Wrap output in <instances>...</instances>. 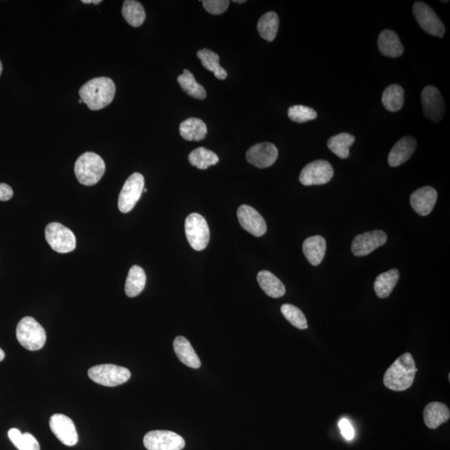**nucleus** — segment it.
Wrapping results in <instances>:
<instances>
[{
    "label": "nucleus",
    "instance_id": "f3484780",
    "mask_svg": "<svg viewBox=\"0 0 450 450\" xmlns=\"http://www.w3.org/2000/svg\"><path fill=\"white\" fill-rule=\"evenodd\" d=\"M438 198L437 191L430 186L418 189L410 196V205L418 214L427 216L435 208Z\"/></svg>",
    "mask_w": 450,
    "mask_h": 450
},
{
    "label": "nucleus",
    "instance_id": "bb28decb",
    "mask_svg": "<svg viewBox=\"0 0 450 450\" xmlns=\"http://www.w3.org/2000/svg\"><path fill=\"white\" fill-rule=\"evenodd\" d=\"M278 26H280V19L276 12L273 11L261 16L257 25L258 34L269 42H272L276 39Z\"/></svg>",
    "mask_w": 450,
    "mask_h": 450
},
{
    "label": "nucleus",
    "instance_id": "f704fd0d",
    "mask_svg": "<svg viewBox=\"0 0 450 450\" xmlns=\"http://www.w3.org/2000/svg\"><path fill=\"white\" fill-rule=\"evenodd\" d=\"M281 312L286 320L294 327L300 329H308L307 320H306L304 313L296 306L289 304L283 305Z\"/></svg>",
    "mask_w": 450,
    "mask_h": 450
},
{
    "label": "nucleus",
    "instance_id": "a878e982",
    "mask_svg": "<svg viewBox=\"0 0 450 450\" xmlns=\"http://www.w3.org/2000/svg\"><path fill=\"white\" fill-rule=\"evenodd\" d=\"M146 285V274L141 266L134 265L130 269L125 283L127 296L134 298L141 294Z\"/></svg>",
    "mask_w": 450,
    "mask_h": 450
},
{
    "label": "nucleus",
    "instance_id": "aec40b11",
    "mask_svg": "<svg viewBox=\"0 0 450 450\" xmlns=\"http://www.w3.org/2000/svg\"><path fill=\"white\" fill-rule=\"evenodd\" d=\"M326 248H327V245H326L325 238L320 236L306 238L303 244V252L313 266L320 265L324 260Z\"/></svg>",
    "mask_w": 450,
    "mask_h": 450
},
{
    "label": "nucleus",
    "instance_id": "b1692460",
    "mask_svg": "<svg viewBox=\"0 0 450 450\" xmlns=\"http://www.w3.org/2000/svg\"><path fill=\"white\" fill-rule=\"evenodd\" d=\"M207 126L201 119L190 118L181 123L179 133L187 141H201L206 137Z\"/></svg>",
    "mask_w": 450,
    "mask_h": 450
},
{
    "label": "nucleus",
    "instance_id": "7c9ffc66",
    "mask_svg": "<svg viewBox=\"0 0 450 450\" xmlns=\"http://www.w3.org/2000/svg\"><path fill=\"white\" fill-rule=\"evenodd\" d=\"M197 57L200 59L202 65L211 72H213L214 76L218 79H225L227 72L220 65V57L212 50L204 49L198 50Z\"/></svg>",
    "mask_w": 450,
    "mask_h": 450
},
{
    "label": "nucleus",
    "instance_id": "58836bf2",
    "mask_svg": "<svg viewBox=\"0 0 450 450\" xmlns=\"http://www.w3.org/2000/svg\"><path fill=\"white\" fill-rule=\"evenodd\" d=\"M13 190L10 185L0 184V201H8L13 197Z\"/></svg>",
    "mask_w": 450,
    "mask_h": 450
},
{
    "label": "nucleus",
    "instance_id": "393cba45",
    "mask_svg": "<svg viewBox=\"0 0 450 450\" xmlns=\"http://www.w3.org/2000/svg\"><path fill=\"white\" fill-rule=\"evenodd\" d=\"M399 280L400 272L396 269H390L387 272L380 274L374 284L376 296L380 298H388Z\"/></svg>",
    "mask_w": 450,
    "mask_h": 450
},
{
    "label": "nucleus",
    "instance_id": "c756f323",
    "mask_svg": "<svg viewBox=\"0 0 450 450\" xmlns=\"http://www.w3.org/2000/svg\"><path fill=\"white\" fill-rule=\"evenodd\" d=\"M122 14L129 25L133 27L141 26L146 19L143 6L134 0H126L123 2Z\"/></svg>",
    "mask_w": 450,
    "mask_h": 450
},
{
    "label": "nucleus",
    "instance_id": "7ed1b4c3",
    "mask_svg": "<svg viewBox=\"0 0 450 450\" xmlns=\"http://www.w3.org/2000/svg\"><path fill=\"white\" fill-rule=\"evenodd\" d=\"M105 172V163L97 154L86 152L81 155L74 165V173L81 184L96 185Z\"/></svg>",
    "mask_w": 450,
    "mask_h": 450
},
{
    "label": "nucleus",
    "instance_id": "ddd939ff",
    "mask_svg": "<svg viewBox=\"0 0 450 450\" xmlns=\"http://www.w3.org/2000/svg\"><path fill=\"white\" fill-rule=\"evenodd\" d=\"M388 236L384 231L373 230L358 234L354 238L351 250L354 256L363 257L374 250L383 246L387 242Z\"/></svg>",
    "mask_w": 450,
    "mask_h": 450
},
{
    "label": "nucleus",
    "instance_id": "6e6552de",
    "mask_svg": "<svg viewBox=\"0 0 450 450\" xmlns=\"http://www.w3.org/2000/svg\"><path fill=\"white\" fill-rule=\"evenodd\" d=\"M145 189V178L139 173H134L127 178L119 194V209L123 214L130 212L141 198Z\"/></svg>",
    "mask_w": 450,
    "mask_h": 450
},
{
    "label": "nucleus",
    "instance_id": "c9c22d12",
    "mask_svg": "<svg viewBox=\"0 0 450 450\" xmlns=\"http://www.w3.org/2000/svg\"><path fill=\"white\" fill-rule=\"evenodd\" d=\"M288 116L292 121L303 123L317 118L316 111L305 105H294L288 110Z\"/></svg>",
    "mask_w": 450,
    "mask_h": 450
},
{
    "label": "nucleus",
    "instance_id": "dca6fc26",
    "mask_svg": "<svg viewBox=\"0 0 450 450\" xmlns=\"http://www.w3.org/2000/svg\"><path fill=\"white\" fill-rule=\"evenodd\" d=\"M238 222L242 228L256 237L264 236L267 231L265 218L256 209L249 205H241L237 211Z\"/></svg>",
    "mask_w": 450,
    "mask_h": 450
},
{
    "label": "nucleus",
    "instance_id": "4be33fe9",
    "mask_svg": "<svg viewBox=\"0 0 450 450\" xmlns=\"http://www.w3.org/2000/svg\"><path fill=\"white\" fill-rule=\"evenodd\" d=\"M450 411L447 405L440 402H432L424 410V420L428 428L435 429L449 420Z\"/></svg>",
    "mask_w": 450,
    "mask_h": 450
},
{
    "label": "nucleus",
    "instance_id": "39448f33",
    "mask_svg": "<svg viewBox=\"0 0 450 450\" xmlns=\"http://www.w3.org/2000/svg\"><path fill=\"white\" fill-rule=\"evenodd\" d=\"M90 379L106 387H115L126 383L130 379V370L114 365H99L88 371Z\"/></svg>",
    "mask_w": 450,
    "mask_h": 450
},
{
    "label": "nucleus",
    "instance_id": "2f4dec72",
    "mask_svg": "<svg viewBox=\"0 0 450 450\" xmlns=\"http://www.w3.org/2000/svg\"><path fill=\"white\" fill-rule=\"evenodd\" d=\"M356 141V137L348 133H341L330 138L327 145L334 154L340 158H347L350 146Z\"/></svg>",
    "mask_w": 450,
    "mask_h": 450
},
{
    "label": "nucleus",
    "instance_id": "cd10ccee",
    "mask_svg": "<svg viewBox=\"0 0 450 450\" xmlns=\"http://www.w3.org/2000/svg\"><path fill=\"white\" fill-rule=\"evenodd\" d=\"M382 102L386 110L390 112H398L402 109L405 103V90L398 85H391L386 88L382 95Z\"/></svg>",
    "mask_w": 450,
    "mask_h": 450
},
{
    "label": "nucleus",
    "instance_id": "1a4fd4ad",
    "mask_svg": "<svg viewBox=\"0 0 450 450\" xmlns=\"http://www.w3.org/2000/svg\"><path fill=\"white\" fill-rule=\"evenodd\" d=\"M143 444L148 450H182L185 441L178 433L168 430H154L143 438Z\"/></svg>",
    "mask_w": 450,
    "mask_h": 450
},
{
    "label": "nucleus",
    "instance_id": "9b49d317",
    "mask_svg": "<svg viewBox=\"0 0 450 450\" xmlns=\"http://www.w3.org/2000/svg\"><path fill=\"white\" fill-rule=\"evenodd\" d=\"M334 176V169L328 161H316L309 163L301 171L300 181L303 185H322L327 184Z\"/></svg>",
    "mask_w": 450,
    "mask_h": 450
},
{
    "label": "nucleus",
    "instance_id": "c85d7f7f",
    "mask_svg": "<svg viewBox=\"0 0 450 450\" xmlns=\"http://www.w3.org/2000/svg\"><path fill=\"white\" fill-rule=\"evenodd\" d=\"M179 86L190 97L197 99H205L206 91L204 87L195 81L194 74L188 70H185L177 79Z\"/></svg>",
    "mask_w": 450,
    "mask_h": 450
},
{
    "label": "nucleus",
    "instance_id": "e433bc0d",
    "mask_svg": "<svg viewBox=\"0 0 450 450\" xmlns=\"http://www.w3.org/2000/svg\"><path fill=\"white\" fill-rule=\"evenodd\" d=\"M202 3L205 9L214 15L224 14L229 6L228 0H204Z\"/></svg>",
    "mask_w": 450,
    "mask_h": 450
},
{
    "label": "nucleus",
    "instance_id": "423d86ee",
    "mask_svg": "<svg viewBox=\"0 0 450 450\" xmlns=\"http://www.w3.org/2000/svg\"><path fill=\"white\" fill-rule=\"evenodd\" d=\"M185 234L191 248L196 251L204 250L208 246L210 238L208 223L201 214L193 213L186 218Z\"/></svg>",
    "mask_w": 450,
    "mask_h": 450
},
{
    "label": "nucleus",
    "instance_id": "6ab92c4d",
    "mask_svg": "<svg viewBox=\"0 0 450 450\" xmlns=\"http://www.w3.org/2000/svg\"><path fill=\"white\" fill-rule=\"evenodd\" d=\"M378 47L382 54L390 58L401 57L405 50L399 35L396 32L389 30L381 32L378 39Z\"/></svg>",
    "mask_w": 450,
    "mask_h": 450
},
{
    "label": "nucleus",
    "instance_id": "9d476101",
    "mask_svg": "<svg viewBox=\"0 0 450 450\" xmlns=\"http://www.w3.org/2000/svg\"><path fill=\"white\" fill-rule=\"evenodd\" d=\"M413 12L420 26L426 33L440 38L444 37L445 26L438 17L436 12L427 3L416 2L413 3Z\"/></svg>",
    "mask_w": 450,
    "mask_h": 450
},
{
    "label": "nucleus",
    "instance_id": "2eb2a0df",
    "mask_svg": "<svg viewBox=\"0 0 450 450\" xmlns=\"http://www.w3.org/2000/svg\"><path fill=\"white\" fill-rule=\"evenodd\" d=\"M278 155L276 146L272 143H256L246 153L247 161L257 168H268L276 163Z\"/></svg>",
    "mask_w": 450,
    "mask_h": 450
},
{
    "label": "nucleus",
    "instance_id": "4468645a",
    "mask_svg": "<svg viewBox=\"0 0 450 450\" xmlns=\"http://www.w3.org/2000/svg\"><path fill=\"white\" fill-rule=\"evenodd\" d=\"M50 426L52 432L63 444L74 446L78 443L76 427L70 418L62 413H55L50 418Z\"/></svg>",
    "mask_w": 450,
    "mask_h": 450
},
{
    "label": "nucleus",
    "instance_id": "a19ab883",
    "mask_svg": "<svg viewBox=\"0 0 450 450\" xmlns=\"http://www.w3.org/2000/svg\"><path fill=\"white\" fill-rule=\"evenodd\" d=\"M6 358V354L3 352V350L0 348V362L3 361L5 360Z\"/></svg>",
    "mask_w": 450,
    "mask_h": 450
},
{
    "label": "nucleus",
    "instance_id": "f8f14e48",
    "mask_svg": "<svg viewBox=\"0 0 450 450\" xmlns=\"http://www.w3.org/2000/svg\"><path fill=\"white\" fill-rule=\"evenodd\" d=\"M422 105L425 116L433 122H440L445 114V105L440 91L429 85L421 93Z\"/></svg>",
    "mask_w": 450,
    "mask_h": 450
},
{
    "label": "nucleus",
    "instance_id": "20e7f679",
    "mask_svg": "<svg viewBox=\"0 0 450 450\" xmlns=\"http://www.w3.org/2000/svg\"><path fill=\"white\" fill-rule=\"evenodd\" d=\"M16 337L23 348L36 351L45 345V329L32 317L23 318L16 328Z\"/></svg>",
    "mask_w": 450,
    "mask_h": 450
},
{
    "label": "nucleus",
    "instance_id": "412c9836",
    "mask_svg": "<svg viewBox=\"0 0 450 450\" xmlns=\"http://www.w3.org/2000/svg\"><path fill=\"white\" fill-rule=\"evenodd\" d=\"M174 350L178 360L190 368L198 369L201 366L200 358L194 351L190 341L185 337L178 336L174 340Z\"/></svg>",
    "mask_w": 450,
    "mask_h": 450
},
{
    "label": "nucleus",
    "instance_id": "37998d69",
    "mask_svg": "<svg viewBox=\"0 0 450 450\" xmlns=\"http://www.w3.org/2000/svg\"><path fill=\"white\" fill-rule=\"evenodd\" d=\"M233 2L238 3H245V0H241H241H234V1H233Z\"/></svg>",
    "mask_w": 450,
    "mask_h": 450
},
{
    "label": "nucleus",
    "instance_id": "a211bd4d",
    "mask_svg": "<svg viewBox=\"0 0 450 450\" xmlns=\"http://www.w3.org/2000/svg\"><path fill=\"white\" fill-rule=\"evenodd\" d=\"M416 147L417 142L415 139L410 136L400 139L389 152V165L391 167H398L405 164L415 154Z\"/></svg>",
    "mask_w": 450,
    "mask_h": 450
},
{
    "label": "nucleus",
    "instance_id": "72a5a7b5",
    "mask_svg": "<svg viewBox=\"0 0 450 450\" xmlns=\"http://www.w3.org/2000/svg\"><path fill=\"white\" fill-rule=\"evenodd\" d=\"M8 436L19 450H41L38 440L30 433H22L18 429H11Z\"/></svg>",
    "mask_w": 450,
    "mask_h": 450
},
{
    "label": "nucleus",
    "instance_id": "4c0bfd02",
    "mask_svg": "<svg viewBox=\"0 0 450 450\" xmlns=\"http://www.w3.org/2000/svg\"><path fill=\"white\" fill-rule=\"evenodd\" d=\"M338 426H340L342 436H343L346 440H351L354 439V429L348 420L342 419L340 421V423H338Z\"/></svg>",
    "mask_w": 450,
    "mask_h": 450
},
{
    "label": "nucleus",
    "instance_id": "ea45409f",
    "mask_svg": "<svg viewBox=\"0 0 450 450\" xmlns=\"http://www.w3.org/2000/svg\"><path fill=\"white\" fill-rule=\"evenodd\" d=\"M101 0H82V3H85V5H90V3L99 5V3H101Z\"/></svg>",
    "mask_w": 450,
    "mask_h": 450
},
{
    "label": "nucleus",
    "instance_id": "c03bdc74",
    "mask_svg": "<svg viewBox=\"0 0 450 450\" xmlns=\"http://www.w3.org/2000/svg\"><path fill=\"white\" fill-rule=\"evenodd\" d=\"M79 103H83V101H82V99H79Z\"/></svg>",
    "mask_w": 450,
    "mask_h": 450
},
{
    "label": "nucleus",
    "instance_id": "5701e85b",
    "mask_svg": "<svg viewBox=\"0 0 450 450\" xmlns=\"http://www.w3.org/2000/svg\"><path fill=\"white\" fill-rule=\"evenodd\" d=\"M257 280L260 288L267 296L277 298L285 296V286L274 274L267 270H262L258 274Z\"/></svg>",
    "mask_w": 450,
    "mask_h": 450
},
{
    "label": "nucleus",
    "instance_id": "473e14b6",
    "mask_svg": "<svg viewBox=\"0 0 450 450\" xmlns=\"http://www.w3.org/2000/svg\"><path fill=\"white\" fill-rule=\"evenodd\" d=\"M189 161L191 165L198 170H205L209 167L218 164L220 158L213 151L200 147L190 154Z\"/></svg>",
    "mask_w": 450,
    "mask_h": 450
},
{
    "label": "nucleus",
    "instance_id": "f257e3e1",
    "mask_svg": "<svg viewBox=\"0 0 450 450\" xmlns=\"http://www.w3.org/2000/svg\"><path fill=\"white\" fill-rule=\"evenodd\" d=\"M116 87L112 79L99 77L91 79L79 90V96L91 110H99L114 101Z\"/></svg>",
    "mask_w": 450,
    "mask_h": 450
},
{
    "label": "nucleus",
    "instance_id": "0eeeda50",
    "mask_svg": "<svg viewBox=\"0 0 450 450\" xmlns=\"http://www.w3.org/2000/svg\"><path fill=\"white\" fill-rule=\"evenodd\" d=\"M45 238L48 244L58 253H70L76 247L74 234L59 223H50L47 225Z\"/></svg>",
    "mask_w": 450,
    "mask_h": 450
},
{
    "label": "nucleus",
    "instance_id": "79ce46f5",
    "mask_svg": "<svg viewBox=\"0 0 450 450\" xmlns=\"http://www.w3.org/2000/svg\"><path fill=\"white\" fill-rule=\"evenodd\" d=\"M2 72H3V65H2V62L0 61V76H1Z\"/></svg>",
    "mask_w": 450,
    "mask_h": 450
},
{
    "label": "nucleus",
    "instance_id": "f03ea898",
    "mask_svg": "<svg viewBox=\"0 0 450 450\" xmlns=\"http://www.w3.org/2000/svg\"><path fill=\"white\" fill-rule=\"evenodd\" d=\"M417 371L412 354L405 353L386 370L384 385L393 391H405L411 387Z\"/></svg>",
    "mask_w": 450,
    "mask_h": 450
}]
</instances>
